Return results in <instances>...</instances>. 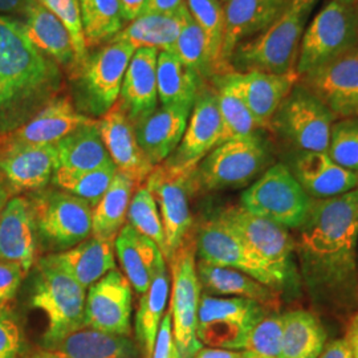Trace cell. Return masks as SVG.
Returning a JSON list of instances; mask_svg holds the SVG:
<instances>
[{"mask_svg": "<svg viewBox=\"0 0 358 358\" xmlns=\"http://www.w3.org/2000/svg\"><path fill=\"white\" fill-rule=\"evenodd\" d=\"M299 276L312 306L324 313L358 310V187L329 199H312L296 230Z\"/></svg>", "mask_w": 358, "mask_h": 358, "instance_id": "6da1fadb", "label": "cell"}, {"mask_svg": "<svg viewBox=\"0 0 358 358\" xmlns=\"http://www.w3.org/2000/svg\"><path fill=\"white\" fill-rule=\"evenodd\" d=\"M63 88L62 66L31 43L22 20L0 15V136L24 125Z\"/></svg>", "mask_w": 358, "mask_h": 358, "instance_id": "7a4b0ae2", "label": "cell"}, {"mask_svg": "<svg viewBox=\"0 0 358 358\" xmlns=\"http://www.w3.org/2000/svg\"><path fill=\"white\" fill-rule=\"evenodd\" d=\"M317 3L319 0H291L271 26L236 45L229 62L231 71L276 75L294 71L301 38Z\"/></svg>", "mask_w": 358, "mask_h": 358, "instance_id": "3957f363", "label": "cell"}, {"mask_svg": "<svg viewBox=\"0 0 358 358\" xmlns=\"http://www.w3.org/2000/svg\"><path fill=\"white\" fill-rule=\"evenodd\" d=\"M136 51L125 41H109L90 52L81 64L68 71L73 103L78 112L90 118H101L115 106Z\"/></svg>", "mask_w": 358, "mask_h": 358, "instance_id": "277c9868", "label": "cell"}, {"mask_svg": "<svg viewBox=\"0 0 358 358\" xmlns=\"http://www.w3.org/2000/svg\"><path fill=\"white\" fill-rule=\"evenodd\" d=\"M273 164L272 149L262 130L244 138L223 142L194 170L192 192H220L250 186Z\"/></svg>", "mask_w": 358, "mask_h": 358, "instance_id": "5b68a950", "label": "cell"}, {"mask_svg": "<svg viewBox=\"0 0 358 358\" xmlns=\"http://www.w3.org/2000/svg\"><path fill=\"white\" fill-rule=\"evenodd\" d=\"M215 217L235 231L276 276L282 294H296L301 285L294 238L291 231L266 217H257L241 205L219 210Z\"/></svg>", "mask_w": 358, "mask_h": 358, "instance_id": "8992f818", "label": "cell"}, {"mask_svg": "<svg viewBox=\"0 0 358 358\" xmlns=\"http://www.w3.org/2000/svg\"><path fill=\"white\" fill-rule=\"evenodd\" d=\"M29 299L31 306L43 312L48 322L43 338L47 349L85 328L87 289L47 257L38 262Z\"/></svg>", "mask_w": 358, "mask_h": 358, "instance_id": "52a82bcc", "label": "cell"}, {"mask_svg": "<svg viewBox=\"0 0 358 358\" xmlns=\"http://www.w3.org/2000/svg\"><path fill=\"white\" fill-rule=\"evenodd\" d=\"M312 198L303 190L287 164H273L254 180L241 196V206L257 217H266L297 230L306 220Z\"/></svg>", "mask_w": 358, "mask_h": 358, "instance_id": "ba28073f", "label": "cell"}, {"mask_svg": "<svg viewBox=\"0 0 358 358\" xmlns=\"http://www.w3.org/2000/svg\"><path fill=\"white\" fill-rule=\"evenodd\" d=\"M356 47L358 20L355 7L331 0L309 20L294 71L303 76Z\"/></svg>", "mask_w": 358, "mask_h": 358, "instance_id": "9c48e42d", "label": "cell"}, {"mask_svg": "<svg viewBox=\"0 0 358 358\" xmlns=\"http://www.w3.org/2000/svg\"><path fill=\"white\" fill-rule=\"evenodd\" d=\"M334 121L320 99L297 81L276 110L269 130L288 143L292 152H327Z\"/></svg>", "mask_w": 358, "mask_h": 358, "instance_id": "30bf717a", "label": "cell"}, {"mask_svg": "<svg viewBox=\"0 0 358 358\" xmlns=\"http://www.w3.org/2000/svg\"><path fill=\"white\" fill-rule=\"evenodd\" d=\"M32 213L36 234L45 248L63 252L92 235L93 207L62 189H43L34 198Z\"/></svg>", "mask_w": 358, "mask_h": 358, "instance_id": "8fae6325", "label": "cell"}, {"mask_svg": "<svg viewBox=\"0 0 358 358\" xmlns=\"http://www.w3.org/2000/svg\"><path fill=\"white\" fill-rule=\"evenodd\" d=\"M268 312L254 300L201 294L196 337L207 348L241 352L254 327Z\"/></svg>", "mask_w": 358, "mask_h": 358, "instance_id": "7c38bea8", "label": "cell"}, {"mask_svg": "<svg viewBox=\"0 0 358 358\" xmlns=\"http://www.w3.org/2000/svg\"><path fill=\"white\" fill-rule=\"evenodd\" d=\"M195 241L189 239L171 263V303L170 315L173 336L182 358H194L203 348L196 337V317L201 300V284L196 275Z\"/></svg>", "mask_w": 358, "mask_h": 358, "instance_id": "4fadbf2b", "label": "cell"}, {"mask_svg": "<svg viewBox=\"0 0 358 358\" xmlns=\"http://www.w3.org/2000/svg\"><path fill=\"white\" fill-rule=\"evenodd\" d=\"M192 173H180L161 164L145 180L146 189L153 195L165 231V259L176 255L179 248L190 239L192 215L190 211Z\"/></svg>", "mask_w": 358, "mask_h": 358, "instance_id": "5bb4252c", "label": "cell"}, {"mask_svg": "<svg viewBox=\"0 0 358 358\" xmlns=\"http://www.w3.org/2000/svg\"><path fill=\"white\" fill-rule=\"evenodd\" d=\"M195 250L199 260L239 269L282 294L279 282L267 264L235 231L217 217L208 219L199 227L195 236Z\"/></svg>", "mask_w": 358, "mask_h": 358, "instance_id": "9a60e30c", "label": "cell"}, {"mask_svg": "<svg viewBox=\"0 0 358 358\" xmlns=\"http://www.w3.org/2000/svg\"><path fill=\"white\" fill-rule=\"evenodd\" d=\"M222 131L217 92L211 83H205L195 97L178 148L164 164L180 173H192L207 154L220 145Z\"/></svg>", "mask_w": 358, "mask_h": 358, "instance_id": "2e32d148", "label": "cell"}, {"mask_svg": "<svg viewBox=\"0 0 358 358\" xmlns=\"http://www.w3.org/2000/svg\"><path fill=\"white\" fill-rule=\"evenodd\" d=\"M336 120L358 118V47L300 76Z\"/></svg>", "mask_w": 358, "mask_h": 358, "instance_id": "e0dca14e", "label": "cell"}, {"mask_svg": "<svg viewBox=\"0 0 358 358\" xmlns=\"http://www.w3.org/2000/svg\"><path fill=\"white\" fill-rule=\"evenodd\" d=\"M133 288L118 269H112L90 285L85 299V328L101 332L131 334Z\"/></svg>", "mask_w": 358, "mask_h": 358, "instance_id": "ac0fdd59", "label": "cell"}, {"mask_svg": "<svg viewBox=\"0 0 358 358\" xmlns=\"http://www.w3.org/2000/svg\"><path fill=\"white\" fill-rule=\"evenodd\" d=\"M57 169L56 143L0 142V174L15 190L45 189Z\"/></svg>", "mask_w": 358, "mask_h": 358, "instance_id": "d6986e66", "label": "cell"}, {"mask_svg": "<svg viewBox=\"0 0 358 358\" xmlns=\"http://www.w3.org/2000/svg\"><path fill=\"white\" fill-rule=\"evenodd\" d=\"M103 145L118 173L128 177L136 187H140L154 166L136 138L134 127L118 103L99 120Z\"/></svg>", "mask_w": 358, "mask_h": 358, "instance_id": "ffe728a7", "label": "cell"}, {"mask_svg": "<svg viewBox=\"0 0 358 358\" xmlns=\"http://www.w3.org/2000/svg\"><path fill=\"white\" fill-rule=\"evenodd\" d=\"M294 178L312 199H329L358 187V176L337 165L327 152H292Z\"/></svg>", "mask_w": 358, "mask_h": 358, "instance_id": "44dd1931", "label": "cell"}, {"mask_svg": "<svg viewBox=\"0 0 358 358\" xmlns=\"http://www.w3.org/2000/svg\"><path fill=\"white\" fill-rule=\"evenodd\" d=\"M229 77L262 130H269L276 110L300 80L296 71L282 75L260 71L229 72Z\"/></svg>", "mask_w": 358, "mask_h": 358, "instance_id": "7402d4cb", "label": "cell"}, {"mask_svg": "<svg viewBox=\"0 0 358 358\" xmlns=\"http://www.w3.org/2000/svg\"><path fill=\"white\" fill-rule=\"evenodd\" d=\"M190 113L192 108L161 105L133 124L138 145L153 166L164 164L178 148Z\"/></svg>", "mask_w": 358, "mask_h": 358, "instance_id": "603a6c76", "label": "cell"}, {"mask_svg": "<svg viewBox=\"0 0 358 358\" xmlns=\"http://www.w3.org/2000/svg\"><path fill=\"white\" fill-rule=\"evenodd\" d=\"M289 3L291 0H227L223 4L226 31L222 59L229 71L231 55L236 45L263 32Z\"/></svg>", "mask_w": 358, "mask_h": 358, "instance_id": "cb8c5ba5", "label": "cell"}, {"mask_svg": "<svg viewBox=\"0 0 358 358\" xmlns=\"http://www.w3.org/2000/svg\"><path fill=\"white\" fill-rule=\"evenodd\" d=\"M94 118L78 112L69 97L59 96L28 120L24 125L4 134L0 142L35 145L57 143L65 136L88 124Z\"/></svg>", "mask_w": 358, "mask_h": 358, "instance_id": "d4e9b609", "label": "cell"}, {"mask_svg": "<svg viewBox=\"0 0 358 358\" xmlns=\"http://www.w3.org/2000/svg\"><path fill=\"white\" fill-rule=\"evenodd\" d=\"M158 53L159 51L154 48H138L127 68L117 103L131 124H136L158 108Z\"/></svg>", "mask_w": 358, "mask_h": 358, "instance_id": "484cf974", "label": "cell"}, {"mask_svg": "<svg viewBox=\"0 0 358 358\" xmlns=\"http://www.w3.org/2000/svg\"><path fill=\"white\" fill-rule=\"evenodd\" d=\"M36 226L31 202L13 196L0 214V259L28 271L35 263Z\"/></svg>", "mask_w": 358, "mask_h": 358, "instance_id": "4316f807", "label": "cell"}, {"mask_svg": "<svg viewBox=\"0 0 358 358\" xmlns=\"http://www.w3.org/2000/svg\"><path fill=\"white\" fill-rule=\"evenodd\" d=\"M196 275L205 294L254 300L269 310H278L280 304V294L278 291L239 269L198 260Z\"/></svg>", "mask_w": 358, "mask_h": 358, "instance_id": "83f0119b", "label": "cell"}, {"mask_svg": "<svg viewBox=\"0 0 358 358\" xmlns=\"http://www.w3.org/2000/svg\"><path fill=\"white\" fill-rule=\"evenodd\" d=\"M47 260L88 289L115 268V241L92 235L66 251L47 256Z\"/></svg>", "mask_w": 358, "mask_h": 358, "instance_id": "f1b7e54d", "label": "cell"}, {"mask_svg": "<svg viewBox=\"0 0 358 358\" xmlns=\"http://www.w3.org/2000/svg\"><path fill=\"white\" fill-rule=\"evenodd\" d=\"M115 252L125 278L138 294H145L165 256L152 239L125 224L115 239Z\"/></svg>", "mask_w": 358, "mask_h": 358, "instance_id": "f546056e", "label": "cell"}, {"mask_svg": "<svg viewBox=\"0 0 358 358\" xmlns=\"http://www.w3.org/2000/svg\"><path fill=\"white\" fill-rule=\"evenodd\" d=\"M189 17L190 13L186 4L174 13H143L124 27L110 41H125L136 50L154 48L159 52H173Z\"/></svg>", "mask_w": 358, "mask_h": 358, "instance_id": "4dcf8cb0", "label": "cell"}, {"mask_svg": "<svg viewBox=\"0 0 358 358\" xmlns=\"http://www.w3.org/2000/svg\"><path fill=\"white\" fill-rule=\"evenodd\" d=\"M23 20L31 43L52 62L69 71L75 64V50L64 24L40 3L28 11Z\"/></svg>", "mask_w": 358, "mask_h": 358, "instance_id": "1f68e13d", "label": "cell"}, {"mask_svg": "<svg viewBox=\"0 0 358 358\" xmlns=\"http://www.w3.org/2000/svg\"><path fill=\"white\" fill-rule=\"evenodd\" d=\"M66 358H143L130 336L83 328L50 348Z\"/></svg>", "mask_w": 358, "mask_h": 358, "instance_id": "d6a6232c", "label": "cell"}, {"mask_svg": "<svg viewBox=\"0 0 358 358\" xmlns=\"http://www.w3.org/2000/svg\"><path fill=\"white\" fill-rule=\"evenodd\" d=\"M59 169L85 171L112 162L99 128V120L77 128L56 143Z\"/></svg>", "mask_w": 358, "mask_h": 358, "instance_id": "836d02e7", "label": "cell"}, {"mask_svg": "<svg viewBox=\"0 0 358 358\" xmlns=\"http://www.w3.org/2000/svg\"><path fill=\"white\" fill-rule=\"evenodd\" d=\"M170 275L167 271L166 260L159 264L153 282L148 291L141 294L138 309L136 313L134 332L141 349L143 358H152L157 333L161 321L165 316L169 294H170Z\"/></svg>", "mask_w": 358, "mask_h": 358, "instance_id": "e575fe53", "label": "cell"}, {"mask_svg": "<svg viewBox=\"0 0 358 358\" xmlns=\"http://www.w3.org/2000/svg\"><path fill=\"white\" fill-rule=\"evenodd\" d=\"M205 84L173 52L161 51L157 60V90L162 106L192 108Z\"/></svg>", "mask_w": 358, "mask_h": 358, "instance_id": "d590c367", "label": "cell"}, {"mask_svg": "<svg viewBox=\"0 0 358 358\" xmlns=\"http://www.w3.org/2000/svg\"><path fill=\"white\" fill-rule=\"evenodd\" d=\"M282 357L319 358L327 343L321 321L308 310L296 309L282 313Z\"/></svg>", "mask_w": 358, "mask_h": 358, "instance_id": "8d00e7d4", "label": "cell"}, {"mask_svg": "<svg viewBox=\"0 0 358 358\" xmlns=\"http://www.w3.org/2000/svg\"><path fill=\"white\" fill-rule=\"evenodd\" d=\"M136 185L124 174L115 173L109 189L101 201L93 207L92 213V235L115 241L118 232L125 226L129 203Z\"/></svg>", "mask_w": 358, "mask_h": 358, "instance_id": "74e56055", "label": "cell"}, {"mask_svg": "<svg viewBox=\"0 0 358 358\" xmlns=\"http://www.w3.org/2000/svg\"><path fill=\"white\" fill-rule=\"evenodd\" d=\"M217 92V103L222 117V141H230L252 136L259 129L254 115L231 83L229 73L214 77L211 81Z\"/></svg>", "mask_w": 358, "mask_h": 358, "instance_id": "f35d334b", "label": "cell"}, {"mask_svg": "<svg viewBox=\"0 0 358 358\" xmlns=\"http://www.w3.org/2000/svg\"><path fill=\"white\" fill-rule=\"evenodd\" d=\"M80 11L88 50L109 43L125 27L120 0H80Z\"/></svg>", "mask_w": 358, "mask_h": 358, "instance_id": "ab89813d", "label": "cell"}, {"mask_svg": "<svg viewBox=\"0 0 358 358\" xmlns=\"http://www.w3.org/2000/svg\"><path fill=\"white\" fill-rule=\"evenodd\" d=\"M186 6L194 22L205 35L208 55L217 76L229 73L231 71L226 68L222 59L226 31L223 3L220 0H186Z\"/></svg>", "mask_w": 358, "mask_h": 358, "instance_id": "60d3db41", "label": "cell"}, {"mask_svg": "<svg viewBox=\"0 0 358 358\" xmlns=\"http://www.w3.org/2000/svg\"><path fill=\"white\" fill-rule=\"evenodd\" d=\"M117 169L110 162L105 166L85 171L57 169L52 177V185L57 189L76 195L96 207L115 178Z\"/></svg>", "mask_w": 358, "mask_h": 358, "instance_id": "b9f144b4", "label": "cell"}, {"mask_svg": "<svg viewBox=\"0 0 358 358\" xmlns=\"http://www.w3.org/2000/svg\"><path fill=\"white\" fill-rule=\"evenodd\" d=\"M174 55L202 81L210 83L217 76L215 68L211 63L207 43L202 29L194 22L190 15L187 23L182 28L174 47Z\"/></svg>", "mask_w": 358, "mask_h": 358, "instance_id": "7bdbcfd3", "label": "cell"}, {"mask_svg": "<svg viewBox=\"0 0 358 358\" xmlns=\"http://www.w3.org/2000/svg\"><path fill=\"white\" fill-rule=\"evenodd\" d=\"M127 219L130 227L152 239L165 256L166 241L162 220L153 195L146 189L145 185L137 187L136 192L133 194L129 203Z\"/></svg>", "mask_w": 358, "mask_h": 358, "instance_id": "ee69618b", "label": "cell"}, {"mask_svg": "<svg viewBox=\"0 0 358 358\" xmlns=\"http://www.w3.org/2000/svg\"><path fill=\"white\" fill-rule=\"evenodd\" d=\"M327 154L337 165L358 176V118L334 121Z\"/></svg>", "mask_w": 358, "mask_h": 358, "instance_id": "f6af8a7d", "label": "cell"}, {"mask_svg": "<svg viewBox=\"0 0 358 358\" xmlns=\"http://www.w3.org/2000/svg\"><path fill=\"white\" fill-rule=\"evenodd\" d=\"M284 316L278 310H269L250 333L244 350L267 357H282Z\"/></svg>", "mask_w": 358, "mask_h": 358, "instance_id": "bcb514c9", "label": "cell"}, {"mask_svg": "<svg viewBox=\"0 0 358 358\" xmlns=\"http://www.w3.org/2000/svg\"><path fill=\"white\" fill-rule=\"evenodd\" d=\"M38 1L48 11H51L64 24L66 31L69 32L72 38L73 50H75V64L72 68L81 64L90 55V50L87 47L84 29H83L80 0H38Z\"/></svg>", "mask_w": 358, "mask_h": 358, "instance_id": "7dc6e473", "label": "cell"}, {"mask_svg": "<svg viewBox=\"0 0 358 358\" xmlns=\"http://www.w3.org/2000/svg\"><path fill=\"white\" fill-rule=\"evenodd\" d=\"M22 331L8 310L0 309V358H20Z\"/></svg>", "mask_w": 358, "mask_h": 358, "instance_id": "c3c4849f", "label": "cell"}, {"mask_svg": "<svg viewBox=\"0 0 358 358\" xmlns=\"http://www.w3.org/2000/svg\"><path fill=\"white\" fill-rule=\"evenodd\" d=\"M26 275L19 264L0 259V309L8 310Z\"/></svg>", "mask_w": 358, "mask_h": 358, "instance_id": "681fc988", "label": "cell"}, {"mask_svg": "<svg viewBox=\"0 0 358 358\" xmlns=\"http://www.w3.org/2000/svg\"><path fill=\"white\" fill-rule=\"evenodd\" d=\"M174 345H176V341L173 336L171 315H170V310H167L157 333L152 358H170Z\"/></svg>", "mask_w": 358, "mask_h": 358, "instance_id": "f907efd6", "label": "cell"}, {"mask_svg": "<svg viewBox=\"0 0 358 358\" xmlns=\"http://www.w3.org/2000/svg\"><path fill=\"white\" fill-rule=\"evenodd\" d=\"M38 3V0H0V15L24 19L28 11Z\"/></svg>", "mask_w": 358, "mask_h": 358, "instance_id": "816d5d0a", "label": "cell"}, {"mask_svg": "<svg viewBox=\"0 0 358 358\" xmlns=\"http://www.w3.org/2000/svg\"><path fill=\"white\" fill-rule=\"evenodd\" d=\"M121 13L125 23H131L146 13L149 0H120Z\"/></svg>", "mask_w": 358, "mask_h": 358, "instance_id": "f5cc1de1", "label": "cell"}, {"mask_svg": "<svg viewBox=\"0 0 358 358\" xmlns=\"http://www.w3.org/2000/svg\"><path fill=\"white\" fill-rule=\"evenodd\" d=\"M319 358H355L349 346L346 344L345 338L333 340L329 344H325Z\"/></svg>", "mask_w": 358, "mask_h": 358, "instance_id": "db71d44e", "label": "cell"}, {"mask_svg": "<svg viewBox=\"0 0 358 358\" xmlns=\"http://www.w3.org/2000/svg\"><path fill=\"white\" fill-rule=\"evenodd\" d=\"M186 4V0H149L146 13H174L178 11L182 6Z\"/></svg>", "mask_w": 358, "mask_h": 358, "instance_id": "11a10c76", "label": "cell"}, {"mask_svg": "<svg viewBox=\"0 0 358 358\" xmlns=\"http://www.w3.org/2000/svg\"><path fill=\"white\" fill-rule=\"evenodd\" d=\"M344 338L353 357L358 358V310L350 316Z\"/></svg>", "mask_w": 358, "mask_h": 358, "instance_id": "9f6ffc18", "label": "cell"}, {"mask_svg": "<svg viewBox=\"0 0 358 358\" xmlns=\"http://www.w3.org/2000/svg\"><path fill=\"white\" fill-rule=\"evenodd\" d=\"M194 358H242V350L202 348Z\"/></svg>", "mask_w": 358, "mask_h": 358, "instance_id": "6f0895ef", "label": "cell"}, {"mask_svg": "<svg viewBox=\"0 0 358 358\" xmlns=\"http://www.w3.org/2000/svg\"><path fill=\"white\" fill-rule=\"evenodd\" d=\"M11 190L13 187L8 185V182L4 179V177L0 174V214L4 210L8 201L13 198L11 196Z\"/></svg>", "mask_w": 358, "mask_h": 358, "instance_id": "680465c9", "label": "cell"}, {"mask_svg": "<svg viewBox=\"0 0 358 358\" xmlns=\"http://www.w3.org/2000/svg\"><path fill=\"white\" fill-rule=\"evenodd\" d=\"M34 358H66L63 356V355H60V353H57V352H55V350H45V352H41V353H38L36 356Z\"/></svg>", "mask_w": 358, "mask_h": 358, "instance_id": "91938a15", "label": "cell"}, {"mask_svg": "<svg viewBox=\"0 0 358 358\" xmlns=\"http://www.w3.org/2000/svg\"><path fill=\"white\" fill-rule=\"evenodd\" d=\"M242 358H272V357H267V356H260V355H256V353H251V352H247V350H242Z\"/></svg>", "mask_w": 358, "mask_h": 358, "instance_id": "94428289", "label": "cell"}, {"mask_svg": "<svg viewBox=\"0 0 358 358\" xmlns=\"http://www.w3.org/2000/svg\"><path fill=\"white\" fill-rule=\"evenodd\" d=\"M336 1H338L341 4H345V6H352V7H355L358 3V0H336Z\"/></svg>", "mask_w": 358, "mask_h": 358, "instance_id": "6125c7cd", "label": "cell"}, {"mask_svg": "<svg viewBox=\"0 0 358 358\" xmlns=\"http://www.w3.org/2000/svg\"><path fill=\"white\" fill-rule=\"evenodd\" d=\"M170 358H182L180 357V355H179V350L177 345H174V348H173V352H171V356H170Z\"/></svg>", "mask_w": 358, "mask_h": 358, "instance_id": "be15d7a7", "label": "cell"}, {"mask_svg": "<svg viewBox=\"0 0 358 358\" xmlns=\"http://www.w3.org/2000/svg\"><path fill=\"white\" fill-rule=\"evenodd\" d=\"M355 11H356V15H357V20H358V3L355 6Z\"/></svg>", "mask_w": 358, "mask_h": 358, "instance_id": "e7e4bbea", "label": "cell"}, {"mask_svg": "<svg viewBox=\"0 0 358 358\" xmlns=\"http://www.w3.org/2000/svg\"><path fill=\"white\" fill-rule=\"evenodd\" d=\"M220 1H222V3H223V4H224V3H226V1H227V0H220Z\"/></svg>", "mask_w": 358, "mask_h": 358, "instance_id": "03108f58", "label": "cell"}, {"mask_svg": "<svg viewBox=\"0 0 358 358\" xmlns=\"http://www.w3.org/2000/svg\"><path fill=\"white\" fill-rule=\"evenodd\" d=\"M357 263H358V252H357Z\"/></svg>", "mask_w": 358, "mask_h": 358, "instance_id": "003e7915", "label": "cell"}]
</instances>
